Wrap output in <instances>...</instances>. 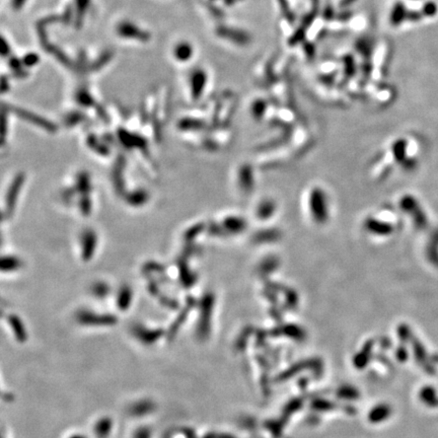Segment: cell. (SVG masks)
Listing matches in <instances>:
<instances>
[{
    "mask_svg": "<svg viewBox=\"0 0 438 438\" xmlns=\"http://www.w3.org/2000/svg\"><path fill=\"white\" fill-rule=\"evenodd\" d=\"M174 53L178 61H188L193 55V48L189 43L182 42L176 46Z\"/></svg>",
    "mask_w": 438,
    "mask_h": 438,
    "instance_id": "obj_7",
    "label": "cell"
},
{
    "mask_svg": "<svg viewBox=\"0 0 438 438\" xmlns=\"http://www.w3.org/2000/svg\"><path fill=\"white\" fill-rule=\"evenodd\" d=\"M88 145L90 144V145H98V146H102L100 143H96V137H94V136H88ZM94 148H96V150L98 152H100V154H102V156H106L104 152H102V150H100V148H98L96 146Z\"/></svg>",
    "mask_w": 438,
    "mask_h": 438,
    "instance_id": "obj_24",
    "label": "cell"
},
{
    "mask_svg": "<svg viewBox=\"0 0 438 438\" xmlns=\"http://www.w3.org/2000/svg\"><path fill=\"white\" fill-rule=\"evenodd\" d=\"M206 73L201 70L197 69L192 73L191 76V92L193 100L200 98L202 92H204V88L206 86Z\"/></svg>",
    "mask_w": 438,
    "mask_h": 438,
    "instance_id": "obj_5",
    "label": "cell"
},
{
    "mask_svg": "<svg viewBox=\"0 0 438 438\" xmlns=\"http://www.w3.org/2000/svg\"><path fill=\"white\" fill-rule=\"evenodd\" d=\"M76 188L82 194H86L90 191V180L88 178V174L82 172L78 174V180H76Z\"/></svg>",
    "mask_w": 438,
    "mask_h": 438,
    "instance_id": "obj_11",
    "label": "cell"
},
{
    "mask_svg": "<svg viewBox=\"0 0 438 438\" xmlns=\"http://www.w3.org/2000/svg\"><path fill=\"white\" fill-rule=\"evenodd\" d=\"M131 298H132L131 288H129L126 285L121 287V289L119 291V296H118V302H119L120 306L126 308L129 304V302H131Z\"/></svg>",
    "mask_w": 438,
    "mask_h": 438,
    "instance_id": "obj_12",
    "label": "cell"
},
{
    "mask_svg": "<svg viewBox=\"0 0 438 438\" xmlns=\"http://www.w3.org/2000/svg\"><path fill=\"white\" fill-rule=\"evenodd\" d=\"M422 16H423L422 12H416V10L415 12H409L407 20H409L411 22H418L419 20H421Z\"/></svg>",
    "mask_w": 438,
    "mask_h": 438,
    "instance_id": "obj_21",
    "label": "cell"
},
{
    "mask_svg": "<svg viewBox=\"0 0 438 438\" xmlns=\"http://www.w3.org/2000/svg\"><path fill=\"white\" fill-rule=\"evenodd\" d=\"M82 119V115H80V113H71L70 115H68L66 119V124H68L69 126H74Z\"/></svg>",
    "mask_w": 438,
    "mask_h": 438,
    "instance_id": "obj_19",
    "label": "cell"
},
{
    "mask_svg": "<svg viewBox=\"0 0 438 438\" xmlns=\"http://www.w3.org/2000/svg\"><path fill=\"white\" fill-rule=\"evenodd\" d=\"M421 12H422V14H423L424 16L432 18V16H436L437 12H438L437 4H436L434 2H427L424 4Z\"/></svg>",
    "mask_w": 438,
    "mask_h": 438,
    "instance_id": "obj_16",
    "label": "cell"
},
{
    "mask_svg": "<svg viewBox=\"0 0 438 438\" xmlns=\"http://www.w3.org/2000/svg\"><path fill=\"white\" fill-rule=\"evenodd\" d=\"M22 267V262L18 258L14 256H6L2 260V272H12Z\"/></svg>",
    "mask_w": 438,
    "mask_h": 438,
    "instance_id": "obj_8",
    "label": "cell"
},
{
    "mask_svg": "<svg viewBox=\"0 0 438 438\" xmlns=\"http://www.w3.org/2000/svg\"><path fill=\"white\" fill-rule=\"evenodd\" d=\"M39 61H40V58H39V56L36 55V53H28V54H26V55L22 58V65L26 66V67H32V66H34L36 64H38V63H39Z\"/></svg>",
    "mask_w": 438,
    "mask_h": 438,
    "instance_id": "obj_17",
    "label": "cell"
},
{
    "mask_svg": "<svg viewBox=\"0 0 438 438\" xmlns=\"http://www.w3.org/2000/svg\"><path fill=\"white\" fill-rule=\"evenodd\" d=\"M24 174H18V176H16V178H14V180L12 182V184L8 190L6 196V206H4V217L8 218L10 217L14 208H16V204L18 198V195L20 193L22 190V186L24 182Z\"/></svg>",
    "mask_w": 438,
    "mask_h": 438,
    "instance_id": "obj_1",
    "label": "cell"
},
{
    "mask_svg": "<svg viewBox=\"0 0 438 438\" xmlns=\"http://www.w3.org/2000/svg\"><path fill=\"white\" fill-rule=\"evenodd\" d=\"M148 192H145L143 190H137L131 193L130 195H128L126 197V201L128 202V204L132 206H141L142 204L148 201Z\"/></svg>",
    "mask_w": 438,
    "mask_h": 438,
    "instance_id": "obj_9",
    "label": "cell"
},
{
    "mask_svg": "<svg viewBox=\"0 0 438 438\" xmlns=\"http://www.w3.org/2000/svg\"><path fill=\"white\" fill-rule=\"evenodd\" d=\"M96 234L92 230H86L80 238L82 258L84 261H90L96 248Z\"/></svg>",
    "mask_w": 438,
    "mask_h": 438,
    "instance_id": "obj_4",
    "label": "cell"
},
{
    "mask_svg": "<svg viewBox=\"0 0 438 438\" xmlns=\"http://www.w3.org/2000/svg\"><path fill=\"white\" fill-rule=\"evenodd\" d=\"M408 10L407 8L404 6L403 2H396L390 12V22L392 26H398L405 20L408 18Z\"/></svg>",
    "mask_w": 438,
    "mask_h": 438,
    "instance_id": "obj_6",
    "label": "cell"
},
{
    "mask_svg": "<svg viewBox=\"0 0 438 438\" xmlns=\"http://www.w3.org/2000/svg\"><path fill=\"white\" fill-rule=\"evenodd\" d=\"M2 55L4 57H6V56H8V55L10 54V45L8 44V42H6V40L4 38H2Z\"/></svg>",
    "mask_w": 438,
    "mask_h": 438,
    "instance_id": "obj_22",
    "label": "cell"
},
{
    "mask_svg": "<svg viewBox=\"0 0 438 438\" xmlns=\"http://www.w3.org/2000/svg\"><path fill=\"white\" fill-rule=\"evenodd\" d=\"M202 122L196 119H190V118H185L180 121L178 123V128L184 130V131H189V130H196L199 129L202 126Z\"/></svg>",
    "mask_w": 438,
    "mask_h": 438,
    "instance_id": "obj_13",
    "label": "cell"
},
{
    "mask_svg": "<svg viewBox=\"0 0 438 438\" xmlns=\"http://www.w3.org/2000/svg\"><path fill=\"white\" fill-rule=\"evenodd\" d=\"M80 210H82L80 212L84 215L90 214V211H92V201H90V199L88 196L84 197L82 199L80 203Z\"/></svg>",
    "mask_w": 438,
    "mask_h": 438,
    "instance_id": "obj_18",
    "label": "cell"
},
{
    "mask_svg": "<svg viewBox=\"0 0 438 438\" xmlns=\"http://www.w3.org/2000/svg\"><path fill=\"white\" fill-rule=\"evenodd\" d=\"M90 0H76V26L80 28L82 24V20L90 6Z\"/></svg>",
    "mask_w": 438,
    "mask_h": 438,
    "instance_id": "obj_10",
    "label": "cell"
},
{
    "mask_svg": "<svg viewBox=\"0 0 438 438\" xmlns=\"http://www.w3.org/2000/svg\"><path fill=\"white\" fill-rule=\"evenodd\" d=\"M10 108L12 113H14V115L28 121L30 124H34V126L41 127L50 133H53L56 131V125L53 124L51 121L45 119L44 117H41L39 115L32 113L30 111H26V110H24L20 108Z\"/></svg>",
    "mask_w": 438,
    "mask_h": 438,
    "instance_id": "obj_2",
    "label": "cell"
},
{
    "mask_svg": "<svg viewBox=\"0 0 438 438\" xmlns=\"http://www.w3.org/2000/svg\"><path fill=\"white\" fill-rule=\"evenodd\" d=\"M8 88H10L8 82L6 80V76H2V92H6L8 90Z\"/></svg>",
    "mask_w": 438,
    "mask_h": 438,
    "instance_id": "obj_25",
    "label": "cell"
},
{
    "mask_svg": "<svg viewBox=\"0 0 438 438\" xmlns=\"http://www.w3.org/2000/svg\"><path fill=\"white\" fill-rule=\"evenodd\" d=\"M26 0H12V6L14 10H20L26 4Z\"/></svg>",
    "mask_w": 438,
    "mask_h": 438,
    "instance_id": "obj_23",
    "label": "cell"
},
{
    "mask_svg": "<svg viewBox=\"0 0 438 438\" xmlns=\"http://www.w3.org/2000/svg\"><path fill=\"white\" fill-rule=\"evenodd\" d=\"M10 67H12L16 72L22 70V66H24L22 60H20V59H18V58H10Z\"/></svg>",
    "mask_w": 438,
    "mask_h": 438,
    "instance_id": "obj_20",
    "label": "cell"
},
{
    "mask_svg": "<svg viewBox=\"0 0 438 438\" xmlns=\"http://www.w3.org/2000/svg\"><path fill=\"white\" fill-rule=\"evenodd\" d=\"M117 32L125 39H135L141 42H148L150 39V34L136 26L133 22H122L117 26Z\"/></svg>",
    "mask_w": 438,
    "mask_h": 438,
    "instance_id": "obj_3",
    "label": "cell"
},
{
    "mask_svg": "<svg viewBox=\"0 0 438 438\" xmlns=\"http://www.w3.org/2000/svg\"><path fill=\"white\" fill-rule=\"evenodd\" d=\"M112 56H113V54H112V52L111 51H106L104 53H102L100 56V58L96 60V61H94L92 65H90V69L92 70H98V69H100L102 66H104L110 60L112 59Z\"/></svg>",
    "mask_w": 438,
    "mask_h": 438,
    "instance_id": "obj_15",
    "label": "cell"
},
{
    "mask_svg": "<svg viewBox=\"0 0 438 438\" xmlns=\"http://www.w3.org/2000/svg\"><path fill=\"white\" fill-rule=\"evenodd\" d=\"M76 100L80 104L84 106H92L94 104V100L90 94L84 90H80L76 94Z\"/></svg>",
    "mask_w": 438,
    "mask_h": 438,
    "instance_id": "obj_14",
    "label": "cell"
}]
</instances>
